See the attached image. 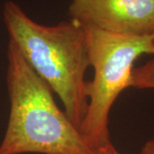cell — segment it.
Here are the masks:
<instances>
[{
    "label": "cell",
    "mask_w": 154,
    "mask_h": 154,
    "mask_svg": "<svg viewBox=\"0 0 154 154\" xmlns=\"http://www.w3.org/2000/svg\"><path fill=\"white\" fill-rule=\"evenodd\" d=\"M3 18L9 40L58 95L64 112L80 129L88 110L85 75L90 67L84 27L74 19L53 26L39 24L11 0L4 4Z\"/></svg>",
    "instance_id": "cell-1"
},
{
    "label": "cell",
    "mask_w": 154,
    "mask_h": 154,
    "mask_svg": "<svg viewBox=\"0 0 154 154\" xmlns=\"http://www.w3.org/2000/svg\"><path fill=\"white\" fill-rule=\"evenodd\" d=\"M7 60L11 108L0 154H94L78 128L57 106L52 90L10 40Z\"/></svg>",
    "instance_id": "cell-2"
},
{
    "label": "cell",
    "mask_w": 154,
    "mask_h": 154,
    "mask_svg": "<svg viewBox=\"0 0 154 154\" xmlns=\"http://www.w3.org/2000/svg\"><path fill=\"white\" fill-rule=\"evenodd\" d=\"M83 27L94 76L87 82L88 110L79 130L95 151L110 143V109L119 94L130 88L135 60L145 53L154 54V35L121 34Z\"/></svg>",
    "instance_id": "cell-3"
},
{
    "label": "cell",
    "mask_w": 154,
    "mask_h": 154,
    "mask_svg": "<svg viewBox=\"0 0 154 154\" xmlns=\"http://www.w3.org/2000/svg\"><path fill=\"white\" fill-rule=\"evenodd\" d=\"M70 19L103 31L154 35V0H71Z\"/></svg>",
    "instance_id": "cell-4"
},
{
    "label": "cell",
    "mask_w": 154,
    "mask_h": 154,
    "mask_svg": "<svg viewBox=\"0 0 154 154\" xmlns=\"http://www.w3.org/2000/svg\"><path fill=\"white\" fill-rule=\"evenodd\" d=\"M130 87L137 88H154V60L144 66L134 69Z\"/></svg>",
    "instance_id": "cell-5"
},
{
    "label": "cell",
    "mask_w": 154,
    "mask_h": 154,
    "mask_svg": "<svg viewBox=\"0 0 154 154\" xmlns=\"http://www.w3.org/2000/svg\"><path fill=\"white\" fill-rule=\"evenodd\" d=\"M94 154H120L116 149L114 147V146L112 145V143L107 144L102 147H99L97 150L94 151Z\"/></svg>",
    "instance_id": "cell-6"
},
{
    "label": "cell",
    "mask_w": 154,
    "mask_h": 154,
    "mask_svg": "<svg viewBox=\"0 0 154 154\" xmlns=\"http://www.w3.org/2000/svg\"><path fill=\"white\" fill-rule=\"evenodd\" d=\"M140 154H154V139L148 140L144 145Z\"/></svg>",
    "instance_id": "cell-7"
},
{
    "label": "cell",
    "mask_w": 154,
    "mask_h": 154,
    "mask_svg": "<svg viewBox=\"0 0 154 154\" xmlns=\"http://www.w3.org/2000/svg\"><path fill=\"white\" fill-rule=\"evenodd\" d=\"M153 45H154V38H153Z\"/></svg>",
    "instance_id": "cell-8"
}]
</instances>
